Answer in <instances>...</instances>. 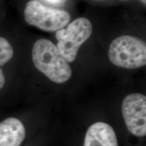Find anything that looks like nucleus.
<instances>
[{
    "label": "nucleus",
    "instance_id": "1",
    "mask_svg": "<svg viewBox=\"0 0 146 146\" xmlns=\"http://www.w3.org/2000/svg\"><path fill=\"white\" fill-rule=\"evenodd\" d=\"M32 58L35 66L50 81L64 83L70 79L72 70L68 62L52 41L37 40L33 45Z\"/></svg>",
    "mask_w": 146,
    "mask_h": 146
},
{
    "label": "nucleus",
    "instance_id": "2",
    "mask_svg": "<svg viewBox=\"0 0 146 146\" xmlns=\"http://www.w3.org/2000/svg\"><path fill=\"white\" fill-rule=\"evenodd\" d=\"M110 61L116 66L135 69L146 64V45L143 41L131 35L115 39L110 45Z\"/></svg>",
    "mask_w": 146,
    "mask_h": 146
},
{
    "label": "nucleus",
    "instance_id": "3",
    "mask_svg": "<svg viewBox=\"0 0 146 146\" xmlns=\"http://www.w3.org/2000/svg\"><path fill=\"white\" fill-rule=\"evenodd\" d=\"M93 31L91 22L86 18L74 20L66 29L56 33L57 48L68 62L75 60L79 47L90 37Z\"/></svg>",
    "mask_w": 146,
    "mask_h": 146
},
{
    "label": "nucleus",
    "instance_id": "4",
    "mask_svg": "<svg viewBox=\"0 0 146 146\" xmlns=\"http://www.w3.org/2000/svg\"><path fill=\"white\" fill-rule=\"evenodd\" d=\"M24 14L25 21L29 25L49 32L60 30L70 19L68 12L47 8L37 0L29 1Z\"/></svg>",
    "mask_w": 146,
    "mask_h": 146
},
{
    "label": "nucleus",
    "instance_id": "5",
    "mask_svg": "<svg viewBox=\"0 0 146 146\" xmlns=\"http://www.w3.org/2000/svg\"><path fill=\"white\" fill-rule=\"evenodd\" d=\"M122 114L127 129L138 137L146 135V97L141 94H131L122 103Z\"/></svg>",
    "mask_w": 146,
    "mask_h": 146
},
{
    "label": "nucleus",
    "instance_id": "6",
    "mask_svg": "<svg viewBox=\"0 0 146 146\" xmlns=\"http://www.w3.org/2000/svg\"><path fill=\"white\" fill-rule=\"evenodd\" d=\"M83 146H118L114 129L104 122H97L87 129Z\"/></svg>",
    "mask_w": 146,
    "mask_h": 146
},
{
    "label": "nucleus",
    "instance_id": "7",
    "mask_svg": "<svg viewBox=\"0 0 146 146\" xmlns=\"http://www.w3.org/2000/svg\"><path fill=\"white\" fill-rule=\"evenodd\" d=\"M25 137L26 129L18 118L10 117L0 123V146H20Z\"/></svg>",
    "mask_w": 146,
    "mask_h": 146
},
{
    "label": "nucleus",
    "instance_id": "8",
    "mask_svg": "<svg viewBox=\"0 0 146 146\" xmlns=\"http://www.w3.org/2000/svg\"><path fill=\"white\" fill-rule=\"evenodd\" d=\"M14 55L13 47L8 40L0 36V90L5 85V76L1 70L2 66L12 59Z\"/></svg>",
    "mask_w": 146,
    "mask_h": 146
},
{
    "label": "nucleus",
    "instance_id": "9",
    "mask_svg": "<svg viewBox=\"0 0 146 146\" xmlns=\"http://www.w3.org/2000/svg\"><path fill=\"white\" fill-rule=\"evenodd\" d=\"M47 1H49V2H50V3H58L60 2L62 0H47Z\"/></svg>",
    "mask_w": 146,
    "mask_h": 146
},
{
    "label": "nucleus",
    "instance_id": "10",
    "mask_svg": "<svg viewBox=\"0 0 146 146\" xmlns=\"http://www.w3.org/2000/svg\"><path fill=\"white\" fill-rule=\"evenodd\" d=\"M140 1H141L142 3H143L145 5L146 4V0H140Z\"/></svg>",
    "mask_w": 146,
    "mask_h": 146
}]
</instances>
